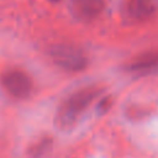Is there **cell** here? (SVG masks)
Segmentation results:
<instances>
[{"label": "cell", "mask_w": 158, "mask_h": 158, "mask_svg": "<svg viewBox=\"0 0 158 158\" xmlns=\"http://www.w3.org/2000/svg\"><path fill=\"white\" fill-rule=\"evenodd\" d=\"M98 95V90L93 88H85L80 91L70 95L58 109L56 115V123L59 128H69L77 121L78 116L85 110V107Z\"/></svg>", "instance_id": "cell-1"}, {"label": "cell", "mask_w": 158, "mask_h": 158, "mask_svg": "<svg viewBox=\"0 0 158 158\" xmlns=\"http://www.w3.org/2000/svg\"><path fill=\"white\" fill-rule=\"evenodd\" d=\"M2 85L9 94L15 98H27L32 90V81L30 77L21 70H9L2 75Z\"/></svg>", "instance_id": "cell-3"}, {"label": "cell", "mask_w": 158, "mask_h": 158, "mask_svg": "<svg viewBox=\"0 0 158 158\" xmlns=\"http://www.w3.org/2000/svg\"><path fill=\"white\" fill-rule=\"evenodd\" d=\"M156 65H158V53H149L138 58L131 65V70H146Z\"/></svg>", "instance_id": "cell-6"}, {"label": "cell", "mask_w": 158, "mask_h": 158, "mask_svg": "<svg viewBox=\"0 0 158 158\" xmlns=\"http://www.w3.org/2000/svg\"><path fill=\"white\" fill-rule=\"evenodd\" d=\"M53 62L60 68L70 72L81 70L86 65V57L83 51L72 44H57L51 49Z\"/></svg>", "instance_id": "cell-2"}, {"label": "cell", "mask_w": 158, "mask_h": 158, "mask_svg": "<svg viewBox=\"0 0 158 158\" xmlns=\"http://www.w3.org/2000/svg\"><path fill=\"white\" fill-rule=\"evenodd\" d=\"M156 11V5L152 0H128L126 4V14L136 21L147 20Z\"/></svg>", "instance_id": "cell-5"}, {"label": "cell", "mask_w": 158, "mask_h": 158, "mask_svg": "<svg viewBox=\"0 0 158 158\" xmlns=\"http://www.w3.org/2000/svg\"><path fill=\"white\" fill-rule=\"evenodd\" d=\"M104 9V0H74L73 15L81 21H90L98 17Z\"/></svg>", "instance_id": "cell-4"}, {"label": "cell", "mask_w": 158, "mask_h": 158, "mask_svg": "<svg viewBox=\"0 0 158 158\" xmlns=\"http://www.w3.org/2000/svg\"><path fill=\"white\" fill-rule=\"evenodd\" d=\"M52 1H59V0H52Z\"/></svg>", "instance_id": "cell-7"}]
</instances>
